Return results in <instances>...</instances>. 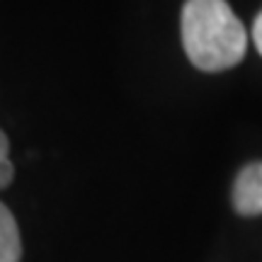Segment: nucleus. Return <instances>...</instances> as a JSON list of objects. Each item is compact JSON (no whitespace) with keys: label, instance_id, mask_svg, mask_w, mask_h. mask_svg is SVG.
<instances>
[{"label":"nucleus","instance_id":"2","mask_svg":"<svg viewBox=\"0 0 262 262\" xmlns=\"http://www.w3.org/2000/svg\"><path fill=\"white\" fill-rule=\"evenodd\" d=\"M233 209L241 216L262 214V163L245 165L233 182Z\"/></svg>","mask_w":262,"mask_h":262},{"label":"nucleus","instance_id":"5","mask_svg":"<svg viewBox=\"0 0 262 262\" xmlns=\"http://www.w3.org/2000/svg\"><path fill=\"white\" fill-rule=\"evenodd\" d=\"M253 41H255V47H257V51L262 54V12L257 15V19H255V25H253Z\"/></svg>","mask_w":262,"mask_h":262},{"label":"nucleus","instance_id":"1","mask_svg":"<svg viewBox=\"0 0 262 262\" xmlns=\"http://www.w3.org/2000/svg\"><path fill=\"white\" fill-rule=\"evenodd\" d=\"M182 44L192 66L219 73L243 61L248 34L226 0H187L182 8Z\"/></svg>","mask_w":262,"mask_h":262},{"label":"nucleus","instance_id":"6","mask_svg":"<svg viewBox=\"0 0 262 262\" xmlns=\"http://www.w3.org/2000/svg\"><path fill=\"white\" fill-rule=\"evenodd\" d=\"M0 158H8V139L3 131H0Z\"/></svg>","mask_w":262,"mask_h":262},{"label":"nucleus","instance_id":"4","mask_svg":"<svg viewBox=\"0 0 262 262\" xmlns=\"http://www.w3.org/2000/svg\"><path fill=\"white\" fill-rule=\"evenodd\" d=\"M12 175H15L12 163H10L8 158H0V189L8 187L10 182H12Z\"/></svg>","mask_w":262,"mask_h":262},{"label":"nucleus","instance_id":"3","mask_svg":"<svg viewBox=\"0 0 262 262\" xmlns=\"http://www.w3.org/2000/svg\"><path fill=\"white\" fill-rule=\"evenodd\" d=\"M22 257V241L15 216L5 204H0V262H19Z\"/></svg>","mask_w":262,"mask_h":262}]
</instances>
